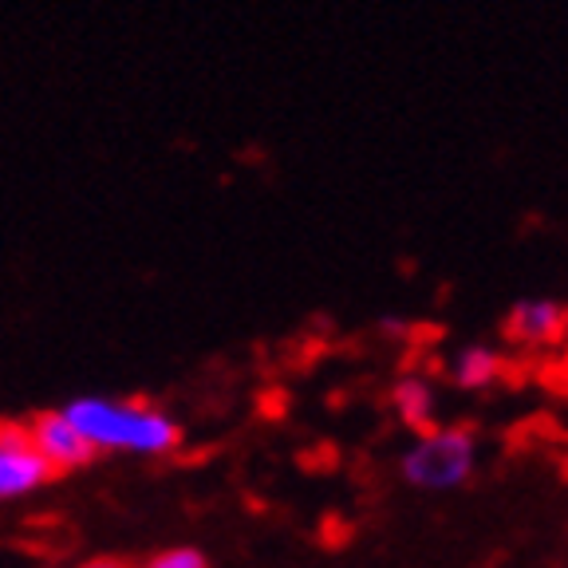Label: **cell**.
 <instances>
[{"instance_id": "obj_5", "label": "cell", "mask_w": 568, "mask_h": 568, "mask_svg": "<svg viewBox=\"0 0 568 568\" xmlns=\"http://www.w3.org/2000/svg\"><path fill=\"white\" fill-rule=\"evenodd\" d=\"M501 332H506V339L525 344V347L557 344L568 332V308L549 301V296H521V301H514V308H509Z\"/></svg>"}, {"instance_id": "obj_4", "label": "cell", "mask_w": 568, "mask_h": 568, "mask_svg": "<svg viewBox=\"0 0 568 568\" xmlns=\"http://www.w3.org/2000/svg\"><path fill=\"white\" fill-rule=\"evenodd\" d=\"M32 430V443L40 450V458L48 462L52 474H68V470H83L88 462H95V446L80 435V426L71 423L63 410H48V415H36L28 423Z\"/></svg>"}, {"instance_id": "obj_3", "label": "cell", "mask_w": 568, "mask_h": 568, "mask_svg": "<svg viewBox=\"0 0 568 568\" xmlns=\"http://www.w3.org/2000/svg\"><path fill=\"white\" fill-rule=\"evenodd\" d=\"M48 478H52V470L36 450L28 423H0V501L32 494Z\"/></svg>"}, {"instance_id": "obj_1", "label": "cell", "mask_w": 568, "mask_h": 568, "mask_svg": "<svg viewBox=\"0 0 568 568\" xmlns=\"http://www.w3.org/2000/svg\"><path fill=\"white\" fill-rule=\"evenodd\" d=\"M63 415L80 426V435L88 438L95 450H123V454H170L182 438L178 423L166 410L151 407V403L134 399H106V395H83L63 407Z\"/></svg>"}, {"instance_id": "obj_2", "label": "cell", "mask_w": 568, "mask_h": 568, "mask_svg": "<svg viewBox=\"0 0 568 568\" xmlns=\"http://www.w3.org/2000/svg\"><path fill=\"white\" fill-rule=\"evenodd\" d=\"M474 466H478V438L470 426H438L399 458L403 478L430 494L466 486Z\"/></svg>"}, {"instance_id": "obj_8", "label": "cell", "mask_w": 568, "mask_h": 568, "mask_svg": "<svg viewBox=\"0 0 568 568\" xmlns=\"http://www.w3.org/2000/svg\"><path fill=\"white\" fill-rule=\"evenodd\" d=\"M142 568H210V560H205L197 549H186V545H178V549L154 552V557L146 560Z\"/></svg>"}, {"instance_id": "obj_10", "label": "cell", "mask_w": 568, "mask_h": 568, "mask_svg": "<svg viewBox=\"0 0 568 568\" xmlns=\"http://www.w3.org/2000/svg\"><path fill=\"white\" fill-rule=\"evenodd\" d=\"M80 568H131L126 560H119V557H95V560H88V565H80Z\"/></svg>"}, {"instance_id": "obj_9", "label": "cell", "mask_w": 568, "mask_h": 568, "mask_svg": "<svg viewBox=\"0 0 568 568\" xmlns=\"http://www.w3.org/2000/svg\"><path fill=\"white\" fill-rule=\"evenodd\" d=\"M379 332H383V336H390V339H407L415 328H410L407 320H399V316H383L379 320Z\"/></svg>"}, {"instance_id": "obj_6", "label": "cell", "mask_w": 568, "mask_h": 568, "mask_svg": "<svg viewBox=\"0 0 568 568\" xmlns=\"http://www.w3.org/2000/svg\"><path fill=\"white\" fill-rule=\"evenodd\" d=\"M390 407H395V415H399L418 438L430 435V430H438L435 387H430L423 375H403V379H395V387H390Z\"/></svg>"}, {"instance_id": "obj_7", "label": "cell", "mask_w": 568, "mask_h": 568, "mask_svg": "<svg viewBox=\"0 0 568 568\" xmlns=\"http://www.w3.org/2000/svg\"><path fill=\"white\" fill-rule=\"evenodd\" d=\"M501 355L494 352V347L486 344H466L454 352L450 359V379L458 383L462 390H481L489 387V383H497V375H501Z\"/></svg>"}]
</instances>
